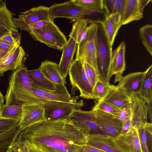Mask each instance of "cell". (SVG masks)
<instances>
[{"mask_svg": "<svg viewBox=\"0 0 152 152\" xmlns=\"http://www.w3.org/2000/svg\"><path fill=\"white\" fill-rule=\"evenodd\" d=\"M88 135L67 118L33 124L17 140L38 152H81Z\"/></svg>", "mask_w": 152, "mask_h": 152, "instance_id": "obj_1", "label": "cell"}, {"mask_svg": "<svg viewBox=\"0 0 152 152\" xmlns=\"http://www.w3.org/2000/svg\"><path fill=\"white\" fill-rule=\"evenodd\" d=\"M32 82L24 64L11 75L5 96V104L23 105L28 103L33 97Z\"/></svg>", "mask_w": 152, "mask_h": 152, "instance_id": "obj_2", "label": "cell"}, {"mask_svg": "<svg viewBox=\"0 0 152 152\" xmlns=\"http://www.w3.org/2000/svg\"><path fill=\"white\" fill-rule=\"evenodd\" d=\"M97 28L96 37V59L98 80L110 84V67L112 46L110 42L101 20L96 21Z\"/></svg>", "mask_w": 152, "mask_h": 152, "instance_id": "obj_3", "label": "cell"}, {"mask_svg": "<svg viewBox=\"0 0 152 152\" xmlns=\"http://www.w3.org/2000/svg\"><path fill=\"white\" fill-rule=\"evenodd\" d=\"M28 32L35 40L59 50L63 49L67 41L65 35L52 19L43 27L31 29Z\"/></svg>", "mask_w": 152, "mask_h": 152, "instance_id": "obj_4", "label": "cell"}, {"mask_svg": "<svg viewBox=\"0 0 152 152\" xmlns=\"http://www.w3.org/2000/svg\"><path fill=\"white\" fill-rule=\"evenodd\" d=\"M97 28L96 21H91L86 36L77 44L76 59L83 64L86 63L97 71L96 59V37Z\"/></svg>", "mask_w": 152, "mask_h": 152, "instance_id": "obj_5", "label": "cell"}, {"mask_svg": "<svg viewBox=\"0 0 152 152\" xmlns=\"http://www.w3.org/2000/svg\"><path fill=\"white\" fill-rule=\"evenodd\" d=\"M68 74L72 88L79 90L80 97L88 99H95L93 88L86 74L83 64L80 61L76 59L73 60Z\"/></svg>", "mask_w": 152, "mask_h": 152, "instance_id": "obj_6", "label": "cell"}, {"mask_svg": "<svg viewBox=\"0 0 152 152\" xmlns=\"http://www.w3.org/2000/svg\"><path fill=\"white\" fill-rule=\"evenodd\" d=\"M48 7L50 18L53 20L58 18H66L75 21L95 13L78 6L72 0L54 4Z\"/></svg>", "mask_w": 152, "mask_h": 152, "instance_id": "obj_7", "label": "cell"}, {"mask_svg": "<svg viewBox=\"0 0 152 152\" xmlns=\"http://www.w3.org/2000/svg\"><path fill=\"white\" fill-rule=\"evenodd\" d=\"M82 100L70 103L47 101L43 104L46 121L56 120L67 118L75 110L84 105Z\"/></svg>", "mask_w": 152, "mask_h": 152, "instance_id": "obj_8", "label": "cell"}, {"mask_svg": "<svg viewBox=\"0 0 152 152\" xmlns=\"http://www.w3.org/2000/svg\"><path fill=\"white\" fill-rule=\"evenodd\" d=\"M17 18L13 20L16 26L21 31L29 32L31 26L39 21L50 19L49 7L40 5L34 7L25 11L20 12Z\"/></svg>", "mask_w": 152, "mask_h": 152, "instance_id": "obj_9", "label": "cell"}, {"mask_svg": "<svg viewBox=\"0 0 152 152\" xmlns=\"http://www.w3.org/2000/svg\"><path fill=\"white\" fill-rule=\"evenodd\" d=\"M32 93L37 98L45 102H57L74 103L77 102L79 97L72 96L65 85H57L54 91L38 87L32 83Z\"/></svg>", "mask_w": 152, "mask_h": 152, "instance_id": "obj_10", "label": "cell"}, {"mask_svg": "<svg viewBox=\"0 0 152 152\" xmlns=\"http://www.w3.org/2000/svg\"><path fill=\"white\" fill-rule=\"evenodd\" d=\"M74 124L87 135L94 134H103L97 126L94 111H86L78 109L68 118Z\"/></svg>", "mask_w": 152, "mask_h": 152, "instance_id": "obj_11", "label": "cell"}, {"mask_svg": "<svg viewBox=\"0 0 152 152\" xmlns=\"http://www.w3.org/2000/svg\"><path fill=\"white\" fill-rule=\"evenodd\" d=\"M92 110L96 123L103 134L115 137L121 134L122 123L116 116L99 110Z\"/></svg>", "mask_w": 152, "mask_h": 152, "instance_id": "obj_12", "label": "cell"}, {"mask_svg": "<svg viewBox=\"0 0 152 152\" xmlns=\"http://www.w3.org/2000/svg\"><path fill=\"white\" fill-rule=\"evenodd\" d=\"M113 141L123 152H142L138 128L132 126L126 133L113 138Z\"/></svg>", "mask_w": 152, "mask_h": 152, "instance_id": "obj_13", "label": "cell"}, {"mask_svg": "<svg viewBox=\"0 0 152 152\" xmlns=\"http://www.w3.org/2000/svg\"><path fill=\"white\" fill-rule=\"evenodd\" d=\"M129 105L132 125L138 129L148 122V105L137 94L130 95Z\"/></svg>", "mask_w": 152, "mask_h": 152, "instance_id": "obj_14", "label": "cell"}, {"mask_svg": "<svg viewBox=\"0 0 152 152\" xmlns=\"http://www.w3.org/2000/svg\"><path fill=\"white\" fill-rule=\"evenodd\" d=\"M22 105V114L19 123L22 130L35 124L46 121L42 104H33Z\"/></svg>", "mask_w": 152, "mask_h": 152, "instance_id": "obj_15", "label": "cell"}, {"mask_svg": "<svg viewBox=\"0 0 152 152\" xmlns=\"http://www.w3.org/2000/svg\"><path fill=\"white\" fill-rule=\"evenodd\" d=\"M26 55L21 46H17L12 50L0 60V78L5 72L9 70L14 71L24 64Z\"/></svg>", "mask_w": 152, "mask_h": 152, "instance_id": "obj_16", "label": "cell"}, {"mask_svg": "<svg viewBox=\"0 0 152 152\" xmlns=\"http://www.w3.org/2000/svg\"><path fill=\"white\" fill-rule=\"evenodd\" d=\"M126 45L122 42L112 52L110 67L111 78L115 75L114 82L119 81L126 68L125 59Z\"/></svg>", "mask_w": 152, "mask_h": 152, "instance_id": "obj_17", "label": "cell"}, {"mask_svg": "<svg viewBox=\"0 0 152 152\" xmlns=\"http://www.w3.org/2000/svg\"><path fill=\"white\" fill-rule=\"evenodd\" d=\"M146 70L144 72L130 73L122 77L117 86L130 96L138 94L144 79Z\"/></svg>", "mask_w": 152, "mask_h": 152, "instance_id": "obj_18", "label": "cell"}, {"mask_svg": "<svg viewBox=\"0 0 152 152\" xmlns=\"http://www.w3.org/2000/svg\"><path fill=\"white\" fill-rule=\"evenodd\" d=\"M99 101L104 102L120 109L129 103L130 96L121 88L111 84L106 94Z\"/></svg>", "mask_w": 152, "mask_h": 152, "instance_id": "obj_19", "label": "cell"}, {"mask_svg": "<svg viewBox=\"0 0 152 152\" xmlns=\"http://www.w3.org/2000/svg\"><path fill=\"white\" fill-rule=\"evenodd\" d=\"M143 11L140 0H124L121 14L122 25L140 20L143 17Z\"/></svg>", "mask_w": 152, "mask_h": 152, "instance_id": "obj_20", "label": "cell"}, {"mask_svg": "<svg viewBox=\"0 0 152 152\" xmlns=\"http://www.w3.org/2000/svg\"><path fill=\"white\" fill-rule=\"evenodd\" d=\"M62 50V53L58 64L59 72L61 76L66 79L73 58L77 49V44L75 39L71 36Z\"/></svg>", "mask_w": 152, "mask_h": 152, "instance_id": "obj_21", "label": "cell"}, {"mask_svg": "<svg viewBox=\"0 0 152 152\" xmlns=\"http://www.w3.org/2000/svg\"><path fill=\"white\" fill-rule=\"evenodd\" d=\"M113 137L106 135L94 134L87 136L86 144L105 152H123L115 145Z\"/></svg>", "mask_w": 152, "mask_h": 152, "instance_id": "obj_22", "label": "cell"}, {"mask_svg": "<svg viewBox=\"0 0 152 152\" xmlns=\"http://www.w3.org/2000/svg\"><path fill=\"white\" fill-rule=\"evenodd\" d=\"M13 13L7 8L5 2L0 1V38L9 33H18V28L13 20Z\"/></svg>", "mask_w": 152, "mask_h": 152, "instance_id": "obj_23", "label": "cell"}, {"mask_svg": "<svg viewBox=\"0 0 152 152\" xmlns=\"http://www.w3.org/2000/svg\"><path fill=\"white\" fill-rule=\"evenodd\" d=\"M38 69L52 83L57 85L66 84V79L60 74L58 64L56 63L46 60L41 63Z\"/></svg>", "mask_w": 152, "mask_h": 152, "instance_id": "obj_24", "label": "cell"}, {"mask_svg": "<svg viewBox=\"0 0 152 152\" xmlns=\"http://www.w3.org/2000/svg\"><path fill=\"white\" fill-rule=\"evenodd\" d=\"M101 22L112 46L118 32L122 26L121 15L115 12L106 16L104 20H101Z\"/></svg>", "mask_w": 152, "mask_h": 152, "instance_id": "obj_25", "label": "cell"}, {"mask_svg": "<svg viewBox=\"0 0 152 152\" xmlns=\"http://www.w3.org/2000/svg\"><path fill=\"white\" fill-rule=\"evenodd\" d=\"M28 73L32 83L37 87L50 91L56 89L57 84L50 81L38 68L28 70Z\"/></svg>", "mask_w": 152, "mask_h": 152, "instance_id": "obj_26", "label": "cell"}, {"mask_svg": "<svg viewBox=\"0 0 152 152\" xmlns=\"http://www.w3.org/2000/svg\"><path fill=\"white\" fill-rule=\"evenodd\" d=\"M91 21L88 19L81 18L75 21L73 24L69 36L75 39L77 44L85 38L89 29L88 23Z\"/></svg>", "mask_w": 152, "mask_h": 152, "instance_id": "obj_27", "label": "cell"}, {"mask_svg": "<svg viewBox=\"0 0 152 152\" xmlns=\"http://www.w3.org/2000/svg\"><path fill=\"white\" fill-rule=\"evenodd\" d=\"M141 89L137 95L144 99L148 105L152 103V65L146 69Z\"/></svg>", "mask_w": 152, "mask_h": 152, "instance_id": "obj_28", "label": "cell"}, {"mask_svg": "<svg viewBox=\"0 0 152 152\" xmlns=\"http://www.w3.org/2000/svg\"><path fill=\"white\" fill-rule=\"evenodd\" d=\"M22 130L19 125L7 131L0 133V149L9 148L16 140Z\"/></svg>", "mask_w": 152, "mask_h": 152, "instance_id": "obj_29", "label": "cell"}, {"mask_svg": "<svg viewBox=\"0 0 152 152\" xmlns=\"http://www.w3.org/2000/svg\"><path fill=\"white\" fill-rule=\"evenodd\" d=\"M23 113L22 105H7L4 104L0 113V117L3 118L20 120Z\"/></svg>", "mask_w": 152, "mask_h": 152, "instance_id": "obj_30", "label": "cell"}, {"mask_svg": "<svg viewBox=\"0 0 152 152\" xmlns=\"http://www.w3.org/2000/svg\"><path fill=\"white\" fill-rule=\"evenodd\" d=\"M139 35L142 43L146 50L152 55V25L147 24L139 31Z\"/></svg>", "mask_w": 152, "mask_h": 152, "instance_id": "obj_31", "label": "cell"}, {"mask_svg": "<svg viewBox=\"0 0 152 152\" xmlns=\"http://www.w3.org/2000/svg\"><path fill=\"white\" fill-rule=\"evenodd\" d=\"M74 3L86 10L102 13L104 10L103 0H72Z\"/></svg>", "mask_w": 152, "mask_h": 152, "instance_id": "obj_32", "label": "cell"}, {"mask_svg": "<svg viewBox=\"0 0 152 152\" xmlns=\"http://www.w3.org/2000/svg\"><path fill=\"white\" fill-rule=\"evenodd\" d=\"M110 84H107L98 80L93 88V94L95 99L100 100L109 89Z\"/></svg>", "mask_w": 152, "mask_h": 152, "instance_id": "obj_33", "label": "cell"}, {"mask_svg": "<svg viewBox=\"0 0 152 152\" xmlns=\"http://www.w3.org/2000/svg\"><path fill=\"white\" fill-rule=\"evenodd\" d=\"M92 110H99L116 116L119 109L104 102L98 101L92 107Z\"/></svg>", "mask_w": 152, "mask_h": 152, "instance_id": "obj_34", "label": "cell"}, {"mask_svg": "<svg viewBox=\"0 0 152 152\" xmlns=\"http://www.w3.org/2000/svg\"><path fill=\"white\" fill-rule=\"evenodd\" d=\"M20 120L10 119L0 117V133L18 125Z\"/></svg>", "mask_w": 152, "mask_h": 152, "instance_id": "obj_35", "label": "cell"}, {"mask_svg": "<svg viewBox=\"0 0 152 152\" xmlns=\"http://www.w3.org/2000/svg\"><path fill=\"white\" fill-rule=\"evenodd\" d=\"M83 65L89 82L93 88L98 80L96 71L92 66L86 63H83Z\"/></svg>", "mask_w": 152, "mask_h": 152, "instance_id": "obj_36", "label": "cell"}, {"mask_svg": "<svg viewBox=\"0 0 152 152\" xmlns=\"http://www.w3.org/2000/svg\"><path fill=\"white\" fill-rule=\"evenodd\" d=\"M33 150L24 143L16 140L7 152H33Z\"/></svg>", "mask_w": 152, "mask_h": 152, "instance_id": "obj_37", "label": "cell"}, {"mask_svg": "<svg viewBox=\"0 0 152 152\" xmlns=\"http://www.w3.org/2000/svg\"><path fill=\"white\" fill-rule=\"evenodd\" d=\"M18 46L9 43L0 39V60L5 57L12 50Z\"/></svg>", "mask_w": 152, "mask_h": 152, "instance_id": "obj_38", "label": "cell"}, {"mask_svg": "<svg viewBox=\"0 0 152 152\" xmlns=\"http://www.w3.org/2000/svg\"><path fill=\"white\" fill-rule=\"evenodd\" d=\"M0 39L9 43L20 45L21 43V36L19 33H9L1 37Z\"/></svg>", "mask_w": 152, "mask_h": 152, "instance_id": "obj_39", "label": "cell"}, {"mask_svg": "<svg viewBox=\"0 0 152 152\" xmlns=\"http://www.w3.org/2000/svg\"><path fill=\"white\" fill-rule=\"evenodd\" d=\"M122 122L129 119H131V113L129 103L119 109V111L115 116Z\"/></svg>", "mask_w": 152, "mask_h": 152, "instance_id": "obj_40", "label": "cell"}, {"mask_svg": "<svg viewBox=\"0 0 152 152\" xmlns=\"http://www.w3.org/2000/svg\"><path fill=\"white\" fill-rule=\"evenodd\" d=\"M138 129L142 152H150L147 145V136L144 129L141 127Z\"/></svg>", "mask_w": 152, "mask_h": 152, "instance_id": "obj_41", "label": "cell"}, {"mask_svg": "<svg viewBox=\"0 0 152 152\" xmlns=\"http://www.w3.org/2000/svg\"><path fill=\"white\" fill-rule=\"evenodd\" d=\"M115 0H103V6L106 16L113 14Z\"/></svg>", "mask_w": 152, "mask_h": 152, "instance_id": "obj_42", "label": "cell"}, {"mask_svg": "<svg viewBox=\"0 0 152 152\" xmlns=\"http://www.w3.org/2000/svg\"><path fill=\"white\" fill-rule=\"evenodd\" d=\"M144 129L146 136H148V138L149 139V141L151 145L152 144V124L151 123L146 122L142 127Z\"/></svg>", "mask_w": 152, "mask_h": 152, "instance_id": "obj_43", "label": "cell"}, {"mask_svg": "<svg viewBox=\"0 0 152 152\" xmlns=\"http://www.w3.org/2000/svg\"><path fill=\"white\" fill-rule=\"evenodd\" d=\"M124 0H115L113 13L118 12L121 14L124 7Z\"/></svg>", "mask_w": 152, "mask_h": 152, "instance_id": "obj_44", "label": "cell"}, {"mask_svg": "<svg viewBox=\"0 0 152 152\" xmlns=\"http://www.w3.org/2000/svg\"><path fill=\"white\" fill-rule=\"evenodd\" d=\"M81 152H105L92 146L86 144L82 148Z\"/></svg>", "mask_w": 152, "mask_h": 152, "instance_id": "obj_45", "label": "cell"}, {"mask_svg": "<svg viewBox=\"0 0 152 152\" xmlns=\"http://www.w3.org/2000/svg\"><path fill=\"white\" fill-rule=\"evenodd\" d=\"M122 123V129L121 134H123L127 132L132 126L130 119Z\"/></svg>", "mask_w": 152, "mask_h": 152, "instance_id": "obj_46", "label": "cell"}, {"mask_svg": "<svg viewBox=\"0 0 152 152\" xmlns=\"http://www.w3.org/2000/svg\"><path fill=\"white\" fill-rule=\"evenodd\" d=\"M51 19L47 20H43L37 22L33 25L30 27L31 29H39L45 26Z\"/></svg>", "mask_w": 152, "mask_h": 152, "instance_id": "obj_47", "label": "cell"}, {"mask_svg": "<svg viewBox=\"0 0 152 152\" xmlns=\"http://www.w3.org/2000/svg\"><path fill=\"white\" fill-rule=\"evenodd\" d=\"M151 0H140V4L142 8L144 9L145 6L148 4Z\"/></svg>", "mask_w": 152, "mask_h": 152, "instance_id": "obj_48", "label": "cell"}, {"mask_svg": "<svg viewBox=\"0 0 152 152\" xmlns=\"http://www.w3.org/2000/svg\"><path fill=\"white\" fill-rule=\"evenodd\" d=\"M4 100L3 96L0 91V113L3 107L4 104Z\"/></svg>", "mask_w": 152, "mask_h": 152, "instance_id": "obj_49", "label": "cell"}, {"mask_svg": "<svg viewBox=\"0 0 152 152\" xmlns=\"http://www.w3.org/2000/svg\"><path fill=\"white\" fill-rule=\"evenodd\" d=\"M9 148L0 149V152H7Z\"/></svg>", "mask_w": 152, "mask_h": 152, "instance_id": "obj_50", "label": "cell"}, {"mask_svg": "<svg viewBox=\"0 0 152 152\" xmlns=\"http://www.w3.org/2000/svg\"><path fill=\"white\" fill-rule=\"evenodd\" d=\"M33 152H37V151H35V150H33Z\"/></svg>", "mask_w": 152, "mask_h": 152, "instance_id": "obj_51", "label": "cell"}]
</instances>
